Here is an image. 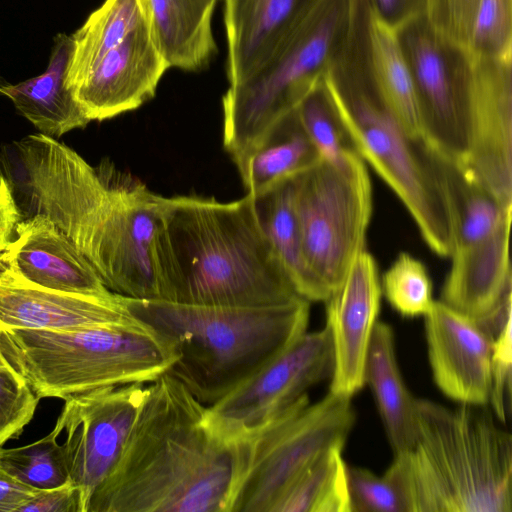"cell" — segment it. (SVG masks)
<instances>
[{"label":"cell","mask_w":512,"mask_h":512,"mask_svg":"<svg viewBox=\"0 0 512 512\" xmlns=\"http://www.w3.org/2000/svg\"><path fill=\"white\" fill-rule=\"evenodd\" d=\"M0 163L21 218L40 214L51 220L111 292L160 299L153 246L161 195L112 162L92 166L40 133L3 148Z\"/></svg>","instance_id":"obj_1"},{"label":"cell","mask_w":512,"mask_h":512,"mask_svg":"<svg viewBox=\"0 0 512 512\" xmlns=\"http://www.w3.org/2000/svg\"><path fill=\"white\" fill-rule=\"evenodd\" d=\"M146 387L121 456L87 512H232L251 436L227 439L169 373Z\"/></svg>","instance_id":"obj_2"},{"label":"cell","mask_w":512,"mask_h":512,"mask_svg":"<svg viewBox=\"0 0 512 512\" xmlns=\"http://www.w3.org/2000/svg\"><path fill=\"white\" fill-rule=\"evenodd\" d=\"M153 258L159 300L256 307L301 297L248 193L230 202L162 196Z\"/></svg>","instance_id":"obj_3"},{"label":"cell","mask_w":512,"mask_h":512,"mask_svg":"<svg viewBox=\"0 0 512 512\" xmlns=\"http://www.w3.org/2000/svg\"><path fill=\"white\" fill-rule=\"evenodd\" d=\"M370 24L365 11L350 15L324 82L354 150L401 200L429 248L450 256L451 223L437 154L406 131L381 96L370 65Z\"/></svg>","instance_id":"obj_4"},{"label":"cell","mask_w":512,"mask_h":512,"mask_svg":"<svg viewBox=\"0 0 512 512\" xmlns=\"http://www.w3.org/2000/svg\"><path fill=\"white\" fill-rule=\"evenodd\" d=\"M413 446L385 472L407 512H512V437L487 406L416 399Z\"/></svg>","instance_id":"obj_5"},{"label":"cell","mask_w":512,"mask_h":512,"mask_svg":"<svg viewBox=\"0 0 512 512\" xmlns=\"http://www.w3.org/2000/svg\"><path fill=\"white\" fill-rule=\"evenodd\" d=\"M138 321L168 339L178 358L167 373L202 404L236 389L293 345L309 322L310 302L210 306L126 297Z\"/></svg>","instance_id":"obj_6"},{"label":"cell","mask_w":512,"mask_h":512,"mask_svg":"<svg viewBox=\"0 0 512 512\" xmlns=\"http://www.w3.org/2000/svg\"><path fill=\"white\" fill-rule=\"evenodd\" d=\"M0 351L39 400L150 383L178 358L174 345L144 324L75 330L0 327Z\"/></svg>","instance_id":"obj_7"},{"label":"cell","mask_w":512,"mask_h":512,"mask_svg":"<svg viewBox=\"0 0 512 512\" xmlns=\"http://www.w3.org/2000/svg\"><path fill=\"white\" fill-rule=\"evenodd\" d=\"M351 0H320L273 61L223 96V145L234 154L253 145L291 112L323 77L350 15Z\"/></svg>","instance_id":"obj_8"},{"label":"cell","mask_w":512,"mask_h":512,"mask_svg":"<svg viewBox=\"0 0 512 512\" xmlns=\"http://www.w3.org/2000/svg\"><path fill=\"white\" fill-rule=\"evenodd\" d=\"M292 185L306 264L327 298L365 250L370 177L355 152L340 165L319 158L293 176Z\"/></svg>","instance_id":"obj_9"},{"label":"cell","mask_w":512,"mask_h":512,"mask_svg":"<svg viewBox=\"0 0 512 512\" xmlns=\"http://www.w3.org/2000/svg\"><path fill=\"white\" fill-rule=\"evenodd\" d=\"M351 399L329 392L309 404L306 395L250 434V461L232 512H272L285 490L320 454L344 446L356 420Z\"/></svg>","instance_id":"obj_10"},{"label":"cell","mask_w":512,"mask_h":512,"mask_svg":"<svg viewBox=\"0 0 512 512\" xmlns=\"http://www.w3.org/2000/svg\"><path fill=\"white\" fill-rule=\"evenodd\" d=\"M395 32L411 71L423 140L439 156L464 166L470 142L473 56L439 34L425 15Z\"/></svg>","instance_id":"obj_11"},{"label":"cell","mask_w":512,"mask_h":512,"mask_svg":"<svg viewBox=\"0 0 512 512\" xmlns=\"http://www.w3.org/2000/svg\"><path fill=\"white\" fill-rule=\"evenodd\" d=\"M333 364L327 327L306 331L248 380L206 406L207 422L223 438L250 435L291 408L312 386L331 378Z\"/></svg>","instance_id":"obj_12"},{"label":"cell","mask_w":512,"mask_h":512,"mask_svg":"<svg viewBox=\"0 0 512 512\" xmlns=\"http://www.w3.org/2000/svg\"><path fill=\"white\" fill-rule=\"evenodd\" d=\"M146 393L144 383L97 388L65 399L58 419L70 481L78 488L83 512L117 464Z\"/></svg>","instance_id":"obj_13"},{"label":"cell","mask_w":512,"mask_h":512,"mask_svg":"<svg viewBox=\"0 0 512 512\" xmlns=\"http://www.w3.org/2000/svg\"><path fill=\"white\" fill-rule=\"evenodd\" d=\"M469 153L465 167L512 205V58L474 57Z\"/></svg>","instance_id":"obj_14"},{"label":"cell","mask_w":512,"mask_h":512,"mask_svg":"<svg viewBox=\"0 0 512 512\" xmlns=\"http://www.w3.org/2000/svg\"><path fill=\"white\" fill-rule=\"evenodd\" d=\"M381 295L377 263L363 250L324 301L334 360L329 392L352 398L365 385L366 356Z\"/></svg>","instance_id":"obj_15"},{"label":"cell","mask_w":512,"mask_h":512,"mask_svg":"<svg viewBox=\"0 0 512 512\" xmlns=\"http://www.w3.org/2000/svg\"><path fill=\"white\" fill-rule=\"evenodd\" d=\"M168 68L146 21L106 52L72 93L90 121H103L137 109L153 98Z\"/></svg>","instance_id":"obj_16"},{"label":"cell","mask_w":512,"mask_h":512,"mask_svg":"<svg viewBox=\"0 0 512 512\" xmlns=\"http://www.w3.org/2000/svg\"><path fill=\"white\" fill-rule=\"evenodd\" d=\"M425 317L434 382L459 404L487 406L491 394L493 337L477 319L435 301Z\"/></svg>","instance_id":"obj_17"},{"label":"cell","mask_w":512,"mask_h":512,"mask_svg":"<svg viewBox=\"0 0 512 512\" xmlns=\"http://www.w3.org/2000/svg\"><path fill=\"white\" fill-rule=\"evenodd\" d=\"M0 271L37 287L71 294L112 293L56 225L43 215L21 218L0 253Z\"/></svg>","instance_id":"obj_18"},{"label":"cell","mask_w":512,"mask_h":512,"mask_svg":"<svg viewBox=\"0 0 512 512\" xmlns=\"http://www.w3.org/2000/svg\"><path fill=\"white\" fill-rule=\"evenodd\" d=\"M141 324L129 312L124 296L53 291L0 271V327L75 330Z\"/></svg>","instance_id":"obj_19"},{"label":"cell","mask_w":512,"mask_h":512,"mask_svg":"<svg viewBox=\"0 0 512 512\" xmlns=\"http://www.w3.org/2000/svg\"><path fill=\"white\" fill-rule=\"evenodd\" d=\"M320 0H224L230 85L258 74Z\"/></svg>","instance_id":"obj_20"},{"label":"cell","mask_w":512,"mask_h":512,"mask_svg":"<svg viewBox=\"0 0 512 512\" xmlns=\"http://www.w3.org/2000/svg\"><path fill=\"white\" fill-rule=\"evenodd\" d=\"M511 217L488 237L451 252L441 302L474 319L493 312L512 294L509 260Z\"/></svg>","instance_id":"obj_21"},{"label":"cell","mask_w":512,"mask_h":512,"mask_svg":"<svg viewBox=\"0 0 512 512\" xmlns=\"http://www.w3.org/2000/svg\"><path fill=\"white\" fill-rule=\"evenodd\" d=\"M75 50L72 35L55 37L47 69L39 76L17 84H0L18 112L39 131L55 139L91 122L67 86Z\"/></svg>","instance_id":"obj_22"},{"label":"cell","mask_w":512,"mask_h":512,"mask_svg":"<svg viewBox=\"0 0 512 512\" xmlns=\"http://www.w3.org/2000/svg\"><path fill=\"white\" fill-rule=\"evenodd\" d=\"M148 21L169 65L198 71L217 51L212 18L219 0H142Z\"/></svg>","instance_id":"obj_23"},{"label":"cell","mask_w":512,"mask_h":512,"mask_svg":"<svg viewBox=\"0 0 512 512\" xmlns=\"http://www.w3.org/2000/svg\"><path fill=\"white\" fill-rule=\"evenodd\" d=\"M364 381L375 398L394 454L409 450L417 436L416 399L398 367L393 330L379 320L366 356Z\"/></svg>","instance_id":"obj_24"},{"label":"cell","mask_w":512,"mask_h":512,"mask_svg":"<svg viewBox=\"0 0 512 512\" xmlns=\"http://www.w3.org/2000/svg\"><path fill=\"white\" fill-rule=\"evenodd\" d=\"M231 158L247 193L256 196L302 172L320 157L293 109L273 123L253 145Z\"/></svg>","instance_id":"obj_25"},{"label":"cell","mask_w":512,"mask_h":512,"mask_svg":"<svg viewBox=\"0 0 512 512\" xmlns=\"http://www.w3.org/2000/svg\"><path fill=\"white\" fill-rule=\"evenodd\" d=\"M253 199L263 231L298 295L309 302H324L326 296L311 275L304 257L292 177Z\"/></svg>","instance_id":"obj_26"},{"label":"cell","mask_w":512,"mask_h":512,"mask_svg":"<svg viewBox=\"0 0 512 512\" xmlns=\"http://www.w3.org/2000/svg\"><path fill=\"white\" fill-rule=\"evenodd\" d=\"M437 158L450 216L452 252L491 235L511 217L512 205L501 203L462 165L438 154Z\"/></svg>","instance_id":"obj_27"},{"label":"cell","mask_w":512,"mask_h":512,"mask_svg":"<svg viewBox=\"0 0 512 512\" xmlns=\"http://www.w3.org/2000/svg\"><path fill=\"white\" fill-rule=\"evenodd\" d=\"M370 65L376 86L390 110L410 135L423 139L409 65L395 30L375 11L370 25Z\"/></svg>","instance_id":"obj_28"},{"label":"cell","mask_w":512,"mask_h":512,"mask_svg":"<svg viewBox=\"0 0 512 512\" xmlns=\"http://www.w3.org/2000/svg\"><path fill=\"white\" fill-rule=\"evenodd\" d=\"M146 21L142 0H105L72 35L75 50L67 75L70 90L106 52Z\"/></svg>","instance_id":"obj_29"},{"label":"cell","mask_w":512,"mask_h":512,"mask_svg":"<svg viewBox=\"0 0 512 512\" xmlns=\"http://www.w3.org/2000/svg\"><path fill=\"white\" fill-rule=\"evenodd\" d=\"M344 446L320 454L290 484L272 512H351Z\"/></svg>","instance_id":"obj_30"},{"label":"cell","mask_w":512,"mask_h":512,"mask_svg":"<svg viewBox=\"0 0 512 512\" xmlns=\"http://www.w3.org/2000/svg\"><path fill=\"white\" fill-rule=\"evenodd\" d=\"M294 111L321 159L340 165L356 152L323 77L307 89Z\"/></svg>","instance_id":"obj_31"},{"label":"cell","mask_w":512,"mask_h":512,"mask_svg":"<svg viewBox=\"0 0 512 512\" xmlns=\"http://www.w3.org/2000/svg\"><path fill=\"white\" fill-rule=\"evenodd\" d=\"M63 425L57 419L54 428L43 438L16 448L0 447V467L19 482L49 489L70 481L63 444L57 442Z\"/></svg>","instance_id":"obj_32"},{"label":"cell","mask_w":512,"mask_h":512,"mask_svg":"<svg viewBox=\"0 0 512 512\" xmlns=\"http://www.w3.org/2000/svg\"><path fill=\"white\" fill-rule=\"evenodd\" d=\"M381 289L389 304L406 317L425 316L435 302L426 267L406 252L384 273Z\"/></svg>","instance_id":"obj_33"},{"label":"cell","mask_w":512,"mask_h":512,"mask_svg":"<svg viewBox=\"0 0 512 512\" xmlns=\"http://www.w3.org/2000/svg\"><path fill=\"white\" fill-rule=\"evenodd\" d=\"M468 51L474 57L512 58V0H480Z\"/></svg>","instance_id":"obj_34"},{"label":"cell","mask_w":512,"mask_h":512,"mask_svg":"<svg viewBox=\"0 0 512 512\" xmlns=\"http://www.w3.org/2000/svg\"><path fill=\"white\" fill-rule=\"evenodd\" d=\"M39 399L0 351V447L33 419Z\"/></svg>","instance_id":"obj_35"},{"label":"cell","mask_w":512,"mask_h":512,"mask_svg":"<svg viewBox=\"0 0 512 512\" xmlns=\"http://www.w3.org/2000/svg\"><path fill=\"white\" fill-rule=\"evenodd\" d=\"M351 512H407L396 486L385 475L347 465Z\"/></svg>","instance_id":"obj_36"},{"label":"cell","mask_w":512,"mask_h":512,"mask_svg":"<svg viewBox=\"0 0 512 512\" xmlns=\"http://www.w3.org/2000/svg\"><path fill=\"white\" fill-rule=\"evenodd\" d=\"M480 0H426L425 17L448 40L468 49Z\"/></svg>","instance_id":"obj_37"},{"label":"cell","mask_w":512,"mask_h":512,"mask_svg":"<svg viewBox=\"0 0 512 512\" xmlns=\"http://www.w3.org/2000/svg\"><path fill=\"white\" fill-rule=\"evenodd\" d=\"M511 321L493 340L491 358V394L489 404L496 418L505 423L511 411L512 336Z\"/></svg>","instance_id":"obj_38"},{"label":"cell","mask_w":512,"mask_h":512,"mask_svg":"<svg viewBox=\"0 0 512 512\" xmlns=\"http://www.w3.org/2000/svg\"><path fill=\"white\" fill-rule=\"evenodd\" d=\"M17 512H83L81 495L69 481L54 488L40 489Z\"/></svg>","instance_id":"obj_39"},{"label":"cell","mask_w":512,"mask_h":512,"mask_svg":"<svg viewBox=\"0 0 512 512\" xmlns=\"http://www.w3.org/2000/svg\"><path fill=\"white\" fill-rule=\"evenodd\" d=\"M377 16L396 30L404 23L425 15L426 0H371Z\"/></svg>","instance_id":"obj_40"},{"label":"cell","mask_w":512,"mask_h":512,"mask_svg":"<svg viewBox=\"0 0 512 512\" xmlns=\"http://www.w3.org/2000/svg\"><path fill=\"white\" fill-rule=\"evenodd\" d=\"M21 214L11 184L0 167V251L9 244Z\"/></svg>","instance_id":"obj_41"},{"label":"cell","mask_w":512,"mask_h":512,"mask_svg":"<svg viewBox=\"0 0 512 512\" xmlns=\"http://www.w3.org/2000/svg\"><path fill=\"white\" fill-rule=\"evenodd\" d=\"M39 490L19 482L0 467V512H17Z\"/></svg>","instance_id":"obj_42"},{"label":"cell","mask_w":512,"mask_h":512,"mask_svg":"<svg viewBox=\"0 0 512 512\" xmlns=\"http://www.w3.org/2000/svg\"><path fill=\"white\" fill-rule=\"evenodd\" d=\"M0 253H1V251H0Z\"/></svg>","instance_id":"obj_43"}]
</instances>
